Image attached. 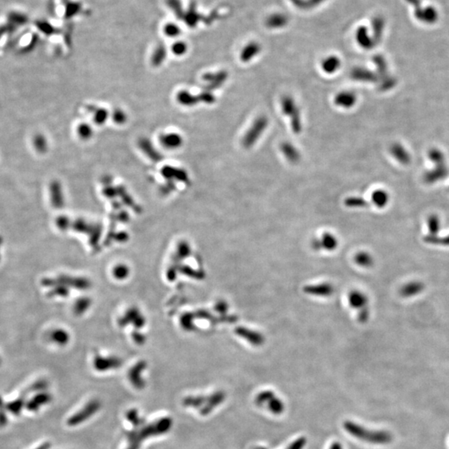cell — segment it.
<instances>
[{
  "label": "cell",
  "instance_id": "1",
  "mask_svg": "<svg viewBox=\"0 0 449 449\" xmlns=\"http://www.w3.org/2000/svg\"><path fill=\"white\" fill-rule=\"evenodd\" d=\"M344 426L347 431L356 438H359L361 440L367 441L371 444H389L392 440V436L388 432L369 431L357 424H353L352 422L347 423Z\"/></svg>",
  "mask_w": 449,
  "mask_h": 449
},
{
  "label": "cell",
  "instance_id": "2",
  "mask_svg": "<svg viewBox=\"0 0 449 449\" xmlns=\"http://www.w3.org/2000/svg\"><path fill=\"white\" fill-rule=\"evenodd\" d=\"M283 113L291 118V128L293 133L299 134L302 131V124L300 119L299 108L294 99L288 95L284 96L280 101Z\"/></svg>",
  "mask_w": 449,
  "mask_h": 449
},
{
  "label": "cell",
  "instance_id": "3",
  "mask_svg": "<svg viewBox=\"0 0 449 449\" xmlns=\"http://www.w3.org/2000/svg\"><path fill=\"white\" fill-rule=\"evenodd\" d=\"M268 122L269 121L266 116H259L256 118L249 130L245 134L244 137L242 139V146L247 149L252 147L266 130L268 126Z\"/></svg>",
  "mask_w": 449,
  "mask_h": 449
},
{
  "label": "cell",
  "instance_id": "4",
  "mask_svg": "<svg viewBox=\"0 0 449 449\" xmlns=\"http://www.w3.org/2000/svg\"><path fill=\"white\" fill-rule=\"evenodd\" d=\"M236 335L248 341L249 344H252L254 346H261L265 343V337L261 335V333L255 331V330H249L248 328L237 327L235 330Z\"/></svg>",
  "mask_w": 449,
  "mask_h": 449
},
{
  "label": "cell",
  "instance_id": "5",
  "mask_svg": "<svg viewBox=\"0 0 449 449\" xmlns=\"http://www.w3.org/2000/svg\"><path fill=\"white\" fill-rule=\"evenodd\" d=\"M305 294L314 296L329 297L335 292V287L330 283H321L319 285H311L304 287Z\"/></svg>",
  "mask_w": 449,
  "mask_h": 449
},
{
  "label": "cell",
  "instance_id": "6",
  "mask_svg": "<svg viewBox=\"0 0 449 449\" xmlns=\"http://www.w3.org/2000/svg\"><path fill=\"white\" fill-rule=\"evenodd\" d=\"M357 97L352 91H344L338 92L335 97V104L344 108H352L356 103Z\"/></svg>",
  "mask_w": 449,
  "mask_h": 449
},
{
  "label": "cell",
  "instance_id": "7",
  "mask_svg": "<svg viewBox=\"0 0 449 449\" xmlns=\"http://www.w3.org/2000/svg\"><path fill=\"white\" fill-rule=\"evenodd\" d=\"M98 407H99L98 403L96 402V401L91 402V404L87 405L86 407L83 411H81L78 414H76L72 418H71L68 420V424H70V425H76V424H80V422L88 419L89 415L93 414L97 410Z\"/></svg>",
  "mask_w": 449,
  "mask_h": 449
},
{
  "label": "cell",
  "instance_id": "8",
  "mask_svg": "<svg viewBox=\"0 0 449 449\" xmlns=\"http://www.w3.org/2000/svg\"><path fill=\"white\" fill-rule=\"evenodd\" d=\"M280 150L286 159L291 163L296 164L300 161L299 151L294 145L291 144V142H282L280 145Z\"/></svg>",
  "mask_w": 449,
  "mask_h": 449
},
{
  "label": "cell",
  "instance_id": "9",
  "mask_svg": "<svg viewBox=\"0 0 449 449\" xmlns=\"http://www.w3.org/2000/svg\"><path fill=\"white\" fill-rule=\"evenodd\" d=\"M160 141L166 148L176 149L182 144V137L178 133H166L161 135Z\"/></svg>",
  "mask_w": 449,
  "mask_h": 449
},
{
  "label": "cell",
  "instance_id": "10",
  "mask_svg": "<svg viewBox=\"0 0 449 449\" xmlns=\"http://www.w3.org/2000/svg\"><path fill=\"white\" fill-rule=\"evenodd\" d=\"M319 241L320 249H324L328 251H333L338 247V239L332 235L331 233H324L322 235V237Z\"/></svg>",
  "mask_w": 449,
  "mask_h": 449
},
{
  "label": "cell",
  "instance_id": "11",
  "mask_svg": "<svg viewBox=\"0 0 449 449\" xmlns=\"http://www.w3.org/2000/svg\"><path fill=\"white\" fill-rule=\"evenodd\" d=\"M227 72L221 71V72L214 73V74L205 75L204 79L211 83V86L208 87V89H217V88H220V87L222 86L224 81L227 79Z\"/></svg>",
  "mask_w": 449,
  "mask_h": 449
},
{
  "label": "cell",
  "instance_id": "12",
  "mask_svg": "<svg viewBox=\"0 0 449 449\" xmlns=\"http://www.w3.org/2000/svg\"><path fill=\"white\" fill-rule=\"evenodd\" d=\"M349 303L353 308L363 310L367 303V297L357 291H351L349 294Z\"/></svg>",
  "mask_w": 449,
  "mask_h": 449
},
{
  "label": "cell",
  "instance_id": "13",
  "mask_svg": "<svg viewBox=\"0 0 449 449\" xmlns=\"http://www.w3.org/2000/svg\"><path fill=\"white\" fill-rule=\"evenodd\" d=\"M51 400V397L47 394H41L33 397L30 401L27 404L26 407L29 411H36L42 405L46 404Z\"/></svg>",
  "mask_w": 449,
  "mask_h": 449
},
{
  "label": "cell",
  "instance_id": "14",
  "mask_svg": "<svg viewBox=\"0 0 449 449\" xmlns=\"http://www.w3.org/2000/svg\"><path fill=\"white\" fill-rule=\"evenodd\" d=\"M340 67V60L336 56H330L322 62V69L326 73H334Z\"/></svg>",
  "mask_w": 449,
  "mask_h": 449
},
{
  "label": "cell",
  "instance_id": "15",
  "mask_svg": "<svg viewBox=\"0 0 449 449\" xmlns=\"http://www.w3.org/2000/svg\"><path fill=\"white\" fill-rule=\"evenodd\" d=\"M260 50H261L260 46L257 44H255V43L247 45V47H245L243 51L241 52V61L247 63L249 60H251L255 55H257L259 52H260Z\"/></svg>",
  "mask_w": 449,
  "mask_h": 449
},
{
  "label": "cell",
  "instance_id": "16",
  "mask_svg": "<svg viewBox=\"0 0 449 449\" xmlns=\"http://www.w3.org/2000/svg\"><path fill=\"white\" fill-rule=\"evenodd\" d=\"M351 78L355 80L358 81H366V82H372L375 79L374 74L368 70L362 69V68H355L351 72Z\"/></svg>",
  "mask_w": 449,
  "mask_h": 449
},
{
  "label": "cell",
  "instance_id": "17",
  "mask_svg": "<svg viewBox=\"0 0 449 449\" xmlns=\"http://www.w3.org/2000/svg\"><path fill=\"white\" fill-rule=\"evenodd\" d=\"M355 262H356L358 265L363 266V267L370 266L372 263H373V260H372V257L370 256V255L365 252H360L357 254V255H355Z\"/></svg>",
  "mask_w": 449,
  "mask_h": 449
},
{
  "label": "cell",
  "instance_id": "18",
  "mask_svg": "<svg viewBox=\"0 0 449 449\" xmlns=\"http://www.w3.org/2000/svg\"><path fill=\"white\" fill-rule=\"evenodd\" d=\"M23 405H24V404H23V401H22V399H17L15 401H13V402L9 403L8 404H7L6 408L9 412H11L12 413H14L15 415H18L22 411Z\"/></svg>",
  "mask_w": 449,
  "mask_h": 449
},
{
  "label": "cell",
  "instance_id": "19",
  "mask_svg": "<svg viewBox=\"0 0 449 449\" xmlns=\"http://www.w3.org/2000/svg\"><path fill=\"white\" fill-rule=\"evenodd\" d=\"M344 205L348 207H362L367 205L365 201L359 197H349L344 201Z\"/></svg>",
  "mask_w": 449,
  "mask_h": 449
},
{
  "label": "cell",
  "instance_id": "20",
  "mask_svg": "<svg viewBox=\"0 0 449 449\" xmlns=\"http://www.w3.org/2000/svg\"><path fill=\"white\" fill-rule=\"evenodd\" d=\"M78 135L80 136L81 138L83 140L89 139L92 134V129L91 127L88 124H82L78 127Z\"/></svg>",
  "mask_w": 449,
  "mask_h": 449
},
{
  "label": "cell",
  "instance_id": "21",
  "mask_svg": "<svg viewBox=\"0 0 449 449\" xmlns=\"http://www.w3.org/2000/svg\"><path fill=\"white\" fill-rule=\"evenodd\" d=\"M33 144L35 146V148L40 153H45V151L47 150V141L45 140V137L41 136V135H39V136H37L35 137L34 141H33Z\"/></svg>",
  "mask_w": 449,
  "mask_h": 449
},
{
  "label": "cell",
  "instance_id": "22",
  "mask_svg": "<svg viewBox=\"0 0 449 449\" xmlns=\"http://www.w3.org/2000/svg\"><path fill=\"white\" fill-rule=\"evenodd\" d=\"M372 199L375 205H377L378 206H382L385 204L386 196L382 191H375L373 194Z\"/></svg>",
  "mask_w": 449,
  "mask_h": 449
},
{
  "label": "cell",
  "instance_id": "23",
  "mask_svg": "<svg viewBox=\"0 0 449 449\" xmlns=\"http://www.w3.org/2000/svg\"><path fill=\"white\" fill-rule=\"evenodd\" d=\"M107 117H108V113L105 111V109H98L97 111L95 112V122H97L98 124H103V122H105Z\"/></svg>",
  "mask_w": 449,
  "mask_h": 449
},
{
  "label": "cell",
  "instance_id": "24",
  "mask_svg": "<svg viewBox=\"0 0 449 449\" xmlns=\"http://www.w3.org/2000/svg\"><path fill=\"white\" fill-rule=\"evenodd\" d=\"M113 119L117 124H122L127 120V115L122 110H116L113 114Z\"/></svg>",
  "mask_w": 449,
  "mask_h": 449
},
{
  "label": "cell",
  "instance_id": "25",
  "mask_svg": "<svg viewBox=\"0 0 449 449\" xmlns=\"http://www.w3.org/2000/svg\"><path fill=\"white\" fill-rule=\"evenodd\" d=\"M199 98L202 100L203 102L208 103V104H211V103H213L216 101V98H215L213 95L211 94V92H204V93L200 96Z\"/></svg>",
  "mask_w": 449,
  "mask_h": 449
},
{
  "label": "cell",
  "instance_id": "26",
  "mask_svg": "<svg viewBox=\"0 0 449 449\" xmlns=\"http://www.w3.org/2000/svg\"><path fill=\"white\" fill-rule=\"evenodd\" d=\"M7 423V418H6L5 413H4V408L3 405L0 399V426H4Z\"/></svg>",
  "mask_w": 449,
  "mask_h": 449
},
{
  "label": "cell",
  "instance_id": "27",
  "mask_svg": "<svg viewBox=\"0 0 449 449\" xmlns=\"http://www.w3.org/2000/svg\"><path fill=\"white\" fill-rule=\"evenodd\" d=\"M47 444H46V445H44V446L40 447V448H39V449H47Z\"/></svg>",
  "mask_w": 449,
  "mask_h": 449
}]
</instances>
